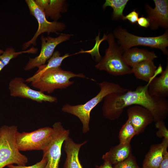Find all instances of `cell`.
<instances>
[{
	"label": "cell",
	"mask_w": 168,
	"mask_h": 168,
	"mask_svg": "<svg viewBox=\"0 0 168 168\" xmlns=\"http://www.w3.org/2000/svg\"><path fill=\"white\" fill-rule=\"evenodd\" d=\"M38 50V49L33 46L29 49L20 52H16L15 49L12 47L7 48L0 55V72L9 63L11 60L19 55L26 53L36 54Z\"/></svg>",
	"instance_id": "7402d4cb"
},
{
	"label": "cell",
	"mask_w": 168,
	"mask_h": 168,
	"mask_svg": "<svg viewBox=\"0 0 168 168\" xmlns=\"http://www.w3.org/2000/svg\"><path fill=\"white\" fill-rule=\"evenodd\" d=\"M117 39V44L123 52L137 46H148L160 49L164 54L168 55V30H166L162 35L154 37H142L129 33L125 29L118 27L113 34Z\"/></svg>",
	"instance_id": "5b68a950"
},
{
	"label": "cell",
	"mask_w": 168,
	"mask_h": 168,
	"mask_svg": "<svg viewBox=\"0 0 168 168\" xmlns=\"http://www.w3.org/2000/svg\"><path fill=\"white\" fill-rule=\"evenodd\" d=\"M47 162V159L44 156L42 160L39 162L31 166H25L17 165L13 164L8 165L7 166L8 168H45Z\"/></svg>",
	"instance_id": "484cf974"
},
{
	"label": "cell",
	"mask_w": 168,
	"mask_h": 168,
	"mask_svg": "<svg viewBox=\"0 0 168 168\" xmlns=\"http://www.w3.org/2000/svg\"><path fill=\"white\" fill-rule=\"evenodd\" d=\"M123 57L125 63L131 67L142 61L153 60L157 58L154 52L138 48H131L124 51Z\"/></svg>",
	"instance_id": "2e32d148"
},
{
	"label": "cell",
	"mask_w": 168,
	"mask_h": 168,
	"mask_svg": "<svg viewBox=\"0 0 168 168\" xmlns=\"http://www.w3.org/2000/svg\"><path fill=\"white\" fill-rule=\"evenodd\" d=\"M136 133L130 120L128 119L122 126L119 133V143L130 144L133 137Z\"/></svg>",
	"instance_id": "cb8c5ba5"
},
{
	"label": "cell",
	"mask_w": 168,
	"mask_h": 168,
	"mask_svg": "<svg viewBox=\"0 0 168 168\" xmlns=\"http://www.w3.org/2000/svg\"><path fill=\"white\" fill-rule=\"evenodd\" d=\"M25 2L29 8L30 14L37 20L38 24V29L30 40L23 43L22 49H26L32 45L35 46L38 37L41 34L47 33L48 35L51 33H57L64 30L66 26L61 22L54 21L50 22L48 21L41 10L38 6L34 0H26Z\"/></svg>",
	"instance_id": "ba28073f"
},
{
	"label": "cell",
	"mask_w": 168,
	"mask_h": 168,
	"mask_svg": "<svg viewBox=\"0 0 168 168\" xmlns=\"http://www.w3.org/2000/svg\"><path fill=\"white\" fill-rule=\"evenodd\" d=\"M22 77H15L12 79L9 84L10 95L13 97H18L30 99L36 102H57V98L44 94L40 91L32 89L25 83Z\"/></svg>",
	"instance_id": "8fae6325"
},
{
	"label": "cell",
	"mask_w": 168,
	"mask_h": 168,
	"mask_svg": "<svg viewBox=\"0 0 168 168\" xmlns=\"http://www.w3.org/2000/svg\"><path fill=\"white\" fill-rule=\"evenodd\" d=\"M168 140L152 147L144 159L142 168H158L163 155L167 150Z\"/></svg>",
	"instance_id": "e0dca14e"
},
{
	"label": "cell",
	"mask_w": 168,
	"mask_h": 168,
	"mask_svg": "<svg viewBox=\"0 0 168 168\" xmlns=\"http://www.w3.org/2000/svg\"><path fill=\"white\" fill-rule=\"evenodd\" d=\"M72 35L65 33H62L56 37L49 36L44 37L41 35V49L39 54L34 58H30L24 68V70L28 71L45 64L46 61L52 56L56 47L61 43L69 40Z\"/></svg>",
	"instance_id": "30bf717a"
},
{
	"label": "cell",
	"mask_w": 168,
	"mask_h": 168,
	"mask_svg": "<svg viewBox=\"0 0 168 168\" xmlns=\"http://www.w3.org/2000/svg\"><path fill=\"white\" fill-rule=\"evenodd\" d=\"M156 127L158 128L156 135L159 137H164V139L168 140V131L166 127L163 120L156 122Z\"/></svg>",
	"instance_id": "4316f807"
},
{
	"label": "cell",
	"mask_w": 168,
	"mask_h": 168,
	"mask_svg": "<svg viewBox=\"0 0 168 168\" xmlns=\"http://www.w3.org/2000/svg\"><path fill=\"white\" fill-rule=\"evenodd\" d=\"M53 133V128L45 127L31 132L17 131L16 139L20 151L44 150L50 143Z\"/></svg>",
	"instance_id": "52a82bcc"
},
{
	"label": "cell",
	"mask_w": 168,
	"mask_h": 168,
	"mask_svg": "<svg viewBox=\"0 0 168 168\" xmlns=\"http://www.w3.org/2000/svg\"><path fill=\"white\" fill-rule=\"evenodd\" d=\"M74 77L84 78L85 76L82 73L76 74L64 70L60 67L46 70L31 82V85L43 92L50 93L56 89H65L71 85L74 82L70 79Z\"/></svg>",
	"instance_id": "8992f818"
},
{
	"label": "cell",
	"mask_w": 168,
	"mask_h": 168,
	"mask_svg": "<svg viewBox=\"0 0 168 168\" xmlns=\"http://www.w3.org/2000/svg\"><path fill=\"white\" fill-rule=\"evenodd\" d=\"M159 77L153 78L150 81L148 87L149 94L159 98H166L168 96V64L165 70Z\"/></svg>",
	"instance_id": "9a60e30c"
},
{
	"label": "cell",
	"mask_w": 168,
	"mask_h": 168,
	"mask_svg": "<svg viewBox=\"0 0 168 168\" xmlns=\"http://www.w3.org/2000/svg\"><path fill=\"white\" fill-rule=\"evenodd\" d=\"M137 23L138 25L142 27L147 28L149 27L150 22L147 18L142 16L138 18Z\"/></svg>",
	"instance_id": "f1b7e54d"
},
{
	"label": "cell",
	"mask_w": 168,
	"mask_h": 168,
	"mask_svg": "<svg viewBox=\"0 0 168 168\" xmlns=\"http://www.w3.org/2000/svg\"><path fill=\"white\" fill-rule=\"evenodd\" d=\"M160 64L154 75L145 85L138 86L134 90H128L123 93H112L103 99L102 107L103 116L110 120L118 119L125 107L133 105L142 106L152 114L154 121L163 120L168 113V100L166 98L151 96L148 87L151 80L163 72Z\"/></svg>",
	"instance_id": "6da1fadb"
},
{
	"label": "cell",
	"mask_w": 168,
	"mask_h": 168,
	"mask_svg": "<svg viewBox=\"0 0 168 168\" xmlns=\"http://www.w3.org/2000/svg\"><path fill=\"white\" fill-rule=\"evenodd\" d=\"M71 55L69 54H66L61 56L59 51L55 52L48 60V63L39 67L38 70L34 75L26 80L25 82H32L37 80L40 76L46 70L50 68L60 67L63 60Z\"/></svg>",
	"instance_id": "44dd1931"
},
{
	"label": "cell",
	"mask_w": 168,
	"mask_h": 168,
	"mask_svg": "<svg viewBox=\"0 0 168 168\" xmlns=\"http://www.w3.org/2000/svg\"><path fill=\"white\" fill-rule=\"evenodd\" d=\"M17 127L4 125L0 128V168L16 164L25 166L27 157L20 152L16 139Z\"/></svg>",
	"instance_id": "3957f363"
},
{
	"label": "cell",
	"mask_w": 168,
	"mask_h": 168,
	"mask_svg": "<svg viewBox=\"0 0 168 168\" xmlns=\"http://www.w3.org/2000/svg\"><path fill=\"white\" fill-rule=\"evenodd\" d=\"M157 68L153 60H145L137 63L131 68L132 73L138 79L148 82L155 75Z\"/></svg>",
	"instance_id": "ffe728a7"
},
{
	"label": "cell",
	"mask_w": 168,
	"mask_h": 168,
	"mask_svg": "<svg viewBox=\"0 0 168 168\" xmlns=\"http://www.w3.org/2000/svg\"><path fill=\"white\" fill-rule=\"evenodd\" d=\"M131 148L130 144L119 143L103 155L102 158L104 161L111 165H116L128 158L131 154Z\"/></svg>",
	"instance_id": "d6986e66"
},
{
	"label": "cell",
	"mask_w": 168,
	"mask_h": 168,
	"mask_svg": "<svg viewBox=\"0 0 168 168\" xmlns=\"http://www.w3.org/2000/svg\"><path fill=\"white\" fill-rule=\"evenodd\" d=\"M98 84L100 89L99 92L85 103L75 105L67 104L62 108L63 112L73 114L79 118L82 124L84 133L90 130L91 112L106 95L112 93H123L128 90L118 84L108 81H103Z\"/></svg>",
	"instance_id": "7a4b0ae2"
},
{
	"label": "cell",
	"mask_w": 168,
	"mask_h": 168,
	"mask_svg": "<svg viewBox=\"0 0 168 168\" xmlns=\"http://www.w3.org/2000/svg\"><path fill=\"white\" fill-rule=\"evenodd\" d=\"M115 39L112 33L107 35L106 39L108 47L105 51L104 57L95 65V67L97 69L105 71L114 76L132 74L131 68L124 60L123 50L116 42Z\"/></svg>",
	"instance_id": "277c9868"
},
{
	"label": "cell",
	"mask_w": 168,
	"mask_h": 168,
	"mask_svg": "<svg viewBox=\"0 0 168 168\" xmlns=\"http://www.w3.org/2000/svg\"><path fill=\"white\" fill-rule=\"evenodd\" d=\"M87 142L76 143L69 136L65 140L64 148L67 156L63 168H83L79 160V153L81 147Z\"/></svg>",
	"instance_id": "5bb4252c"
},
{
	"label": "cell",
	"mask_w": 168,
	"mask_h": 168,
	"mask_svg": "<svg viewBox=\"0 0 168 168\" xmlns=\"http://www.w3.org/2000/svg\"><path fill=\"white\" fill-rule=\"evenodd\" d=\"M158 168H168V152L167 150L164 153L162 160Z\"/></svg>",
	"instance_id": "f546056e"
},
{
	"label": "cell",
	"mask_w": 168,
	"mask_h": 168,
	"mask_svg": "<svg viewBox=\"0 0 168 168\" xmlns=\"http://www.w3.org/2000/svg\"></svg>",
	"instance_id": "d6a6232c"
},
{
	"label": "cell",
	"mask_w": 168,
	"mask_h": 168,
	"mask_svg": "<svg viewBox=\"0 0 168 168\" xmlns=\"http://www.w3.org/2000/svg\"><path fill=\"white\" fill-rule=\"evenodd\" d=\"M96 168H114L109 162L104 161L103 164L100 166H96Z\"/></svg>",
	"instance_id": "4dcf8cb0"
},
{
	"label": "cell",
	"mask_w": 168,
	"mask_h": 168,
	"mask_svg": "<svg viewBox=\"0 0 168 168\" xmlns=\"http://www.w3.org/2000/svg\"><path fill=\"white\" fill-rule=\"evenodd\" d=\"M129 119L138 134L147 125L154 121L152 113L146 108L138 105L130 106L127 110Z\"/></svg>",
	"instance_id": "4fadbf2b"
},
{
	"label": "cell",
	"mask_w": 168,
	"mask_h": 168,
	"mask_svg": "<svg viewBox=\"0 0 168 168\" xmlns=\"http://www.w3.org/2000/svg\"><path fill=\"white\" fill-rule=\"evenodd\" d=\"M139 13L135 10L129 13L128 15L124 16L122 20H126L129 21L131 23L134 24L137 22L139 18Z\"/></svg>",
	"instance_id": "83f0119b"
},
{
	"label": "cell",
	"mask_w": 168,
	"mask_h": 168,
	"mask_svg": "<svg viewBox=\"0 0 168 168\" xmlns=\"http://www.w3.org/2000/svg\"><path fill=\"white\" fill-rule=\"evenodd\" d=\"M35 2L44 13L46 17L57 21L63 11L65 1L62 0H35Z\"/></svg>",
	"instance_id": "ac0fdd59"
},
{
	"label": "cell",
	"mask_w": 168,
	"mask_h": 168,
	"mask_svg": "<svg viewBox=\"0 0 168 168\" xmlns=\"http://www.w3.org/2000/svg\"><path fill=\"white\" fill-rule=\"evenodd\" d=\"M114 168H140L138 165L134 157L131 155L126 159L116 165Z\"/></svg>",
	"instance_id": "d4e9b609"
},
{
	"label": "cell",
	"mask_w": 168,
	"mask_h": 168,
	"mask_svg": "<svg viewBox=\"0 0 168 168\" xmlns=\"http://www.w3.org/2000/svg\"><path fill=\"white\" fill-rule=\"evenodd\" d=\"M3 50L0 49V55L3 53Z\"/></svg>",
	"instance_id": "1f68e13d"
},
{
	"label": "cell",
	"mask_w": 168,
	"mask_h": 168,
	"mask_svg": "<svg viewBox=\"0 0 168 168\" xmlns=\"http://www.w3.org/2000/svg\"><path fill=\"white\" fill-rule=\"evenodd\" d=\"M128 0H106L103 6L105 9L110 7L113 9L112 18L113 20H122L124 16L123 12Z\"/></svg>",
	"instance_id": "603a6c76"
},
{
	"label": "cell",
	"mask_w": 168,
	"mask_h": 168,
	"mask_svg": "<svg viewBox=\"0 0 168 168\" xmlns=\"http://www.w3.org/2000/svg\"><path fill=\"white\" fill-rule=\"evenodd\" d=\"M52 128V139L47 148L43 151V156L47 159L45 168H59L62 145L70 133L69 130L64 128L60 122L55 123Z\"/></svg>",
	"instance_id": "9c48e42d"
},
{
	"label": "cell",
	"mask_w": 168,
	"mask_h": 168,
	"mask_svg": "<svg viewBox=\"0 0 168 168\" xmlns=\"http://www.w3.org/2000/svg\"><path fill=\"white\" fill-rule=\"evenodd\" d=\"M154 8L146 4L145 7L150 22L149 27L153 30L159 27L168 28V1L154 0Z\"/></svg>",
	"instance_id": "7c38bea8"
}]
</instances>
